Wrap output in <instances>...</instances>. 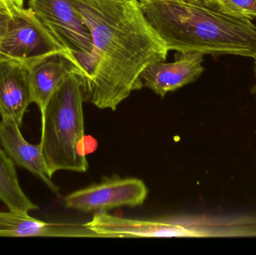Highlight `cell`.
<instances>
[{
	"instance_id": "8992f818",
	"label": "cell",
	"mask_w": 256,
	"mask_h": 255,
	"mask_svg": "<svg viewBox=\"0 0 256 255\" xmlns=\"http://www.w3.org/2000/svg\"><path fill=\"white\" fill-rule=\"evenodd\" d=\"M28 4L60 43L78 58L87 76L92 38L73 0H28Z\"/></svg>"
},
{
	"instance_id": "5bb4252c",
	"label": "cell",
	"mask_w": 256,
	"mask_h": 255,
	"mask_svg": "<svg viewBox=\"0 0 256 255\" xmlns=\"http://www.w3.org/2000/svg\"><path fill=\"white\" fill-rule=\"evenodd\" d=\"M222 11L244 19L256 18V0H208Z\"/></svg>"
},
{
	"instance_id": "ba28073f",
	"label": "cell",
	"mask_w": 256,
	"mask_h": 255,
	"mask_svg": "<svg viewBox=\"0 0 256 255\" xmlns=\"http://www.w3.org/2000/svg\"><path fill=\"white\" fill-rule=\"evenodd\" d=\"M33 103L40 114L62 82L73 73L86 77V72L76 56L68 49L42 57L28 64Z\"/></svg>"
},
{
	"instance_id": "277c9868",
	"label": "cell",
	"mask_w": 256,
	"mask_h": 255,
	"mask_svg": "<svg viewBox=\"0 0 256 255\" xmlns=\"http://www.w3.org/2000/svg\"><path fill=\"white\" fill-rule=\"evenodd\" d=\"M84 226L98 238H209L222 232L218 220L198 215L136 220L98 212Z\"/></svg>"
},
{
	"instance_id": "7c38bea8",
	"label": "cell",
	"mask_w": 256,
	"mask_h": 255,
	"mask_svg": "<svg viewBox=\"0 0 256 255\" xmlns=\"http://www.w3.org/2000/svg\"><path fill=\"white\" fill-rule=\"evenodd\" d=\"M0 237L12 238H98L84 225L45 223L28 214L0 212Z\"/></svg>"
},
{
	"instance_id": "9c48e42d",
	"label": "cell",
	"mask_w": 256,
	"mask_h": 255,
	"mask_svg": "<svg viewBox=\"0 0 256 255\" xmlns=\"http://www.w3.org/2000/svg\"><path fill=\"white\" fill-rule=\"evenodd\" d=\"M179 54L173 62L160 61L149 65L141 76L143 87L164 97L196 80L204 70V55L200 52Z\"/></svg>"
},
{
	"instance_id": "9a60e30c",
	"label": "cell",
	"mask_w": 256,
	"mask_h": 255,
	"mask_svg": "<svg viewBox=\"0 0 256 255\" xmlns=\"http://www.w3.org/2000/svg\"><path fill=\"white\" fill-rule=\"evenodd\" d=\"M12 4L0 3V43L3 36L6 34L12 17Z\"/></svg>"
},
{
	"instance_id": "4fadbf2b",
	"label": "cell",
	"mask_w": 256,
	"mask_h": 255,
	"mask_svg": "<svg viewBox=\"0 0 256 255\" xmlns=\"http://www.w3.org/2000/svg\"><path fill=\"white\" fill-rule=\"evenodd\" d=\"M0 201L9 211L28 214L37 210L20 185L14 163L0 146Z\"/></svg>"
},
{
	"instance_id": "30bf717a",
	"label": "cell",
	"mask_w": 256,
	"mask_h": 255,
	"mask_svg": "<svg viewBox=\"0 0 256 255\" xmlns=\"http://www.w3.org/2000/svg\"><path fill=\"white\" fill-rule=\"evenodd\" d=\"M33 103L28 65L15 60L0 59V115L20 126Z\"/></svg>"
},
{
	"instance_id": "5b68a950",
	"label": "cell",
	"mask_w": 256,
	"mask_h": 255,
	"mask_svg": "<svg viewBox=\"0 0 256 255\" xmlns=\"http://www.w3.org/2000/svg\"><path fill=\"white\" fill-rule=\"evenodd\" d=\"M12 17L0 43V59L15 60L24 64L64 50L48 27L31 8L12 4Z\"/></svg>"
},
{
	"instance_id": "7a4b0ae2",
	"label": "cell",
	"mask_w": 256,
	"mask_h": 255,
	"mask_svg": "<svg viewBox=\"0 0 256 255\" xmlns=\"http://www.w3.org/2000/svg\"><path fill=\"white\" fill-rule=\"evenodd\" d=\"M168 51L256 58V25L208 0H138Z\"/></svg>"
},
{
	"instance_id": "3957f363",
	"label": "cell",
	"mask_w": 256,
	"mask_h": 255,
	"mask_svg": "<svg viewBox=\"0 0 256 255\" xmlns=\"http://www.w3.org/2000/svg\"><path fill=\"white\" fill-rule=\"evenodd\" d=\"M84 80L69 75L42 113L40 146L50 176L58 171L84 173L88 169L84 148Z\"/></svg>"
},
{
	"instance_id": "8fae6325",
	"label": "cell",
	"mask_w": 256,
	"mask_h": 255,
	"mask_svg": "<svg viewBox=\"0 0 256 255\" xmlns=\"http://www.w3.org/2000/svg\"><path fill=\"white\" fill-rule=\"evenodd\" d=\"M0 146L14 165L36 175L54 193H58V187L50 176L40 144L32 145L27 142L19 124L12 118H2L0 121Z\"/></svg>"
},
{
	"instance_id": "6da1fadb",
	"label": "cell",
	"mask_w": 256,
	"mask_h": 255,
	"mask_svg": "<svg viewBox=\"0 0 256 255\" xmlns=\"http://www.w3.org/2000/svg\"><path fill=\"white\" fill-rule=\"evenodd\" d=\"M73 1L92 38L84 94L98 109L115 111L143 88V71L165 61L170 51L138 0Z\"/></svg>"
},
{
	"instance_id": "52a82bcc",
	"label": "cell",
	"mask_w": 256,
	"mask_h": 255,
	"mask_svg": "<svg viewBox=\"0 0 256 255\" xmlns=\"http://www.w3.org/2000/svg\"><path fill=\"white\" fill-rule=\"evenodd\" d=\"M148 190L138 178H104L99 184L76 190L64 198L66 208L81 212H106L123 206L142 205Z\"/></svg>"
},
{
	"instance_id": "e0dca14e",
	"label": "cell",
	"mask_w": 256,
	"mask_h": 255,
	"mask_svg": "<svg viewBox=\"0 0 256 255\" xmlns=\"http://www.w3.org/2000/svg\"><path fill=\"white\" fill-rule=\"evenodd\" d=\"M255 59H256V56Z\"/></svg>"
},
{
	"instance_id": "2e32d148",
	"label": "cell",
	"mask_w": 256,
	"mask_h": 255,
	"mask_svg": "<svg viewBox=\"0 0 256 255\" xmlns=\"http://www.w3.org/2000/svg\"><path fill=\"white\" fill-rule=\"evenodd\" d=\"M24 0H0V3L4 4H12L15 5L24 7Z\"/></svg>"
}]
</instances>
